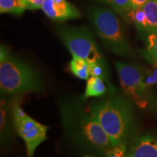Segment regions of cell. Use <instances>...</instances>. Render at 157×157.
Segmentation results:
<instances>
[{
	"instance_id": "1",
	"label": "cell",
	"mask_w": 157,
	"mask_h": 157,
	"mask_svg": "<svg viewBox=\"0 0 157 157\" xmlns=\"http://www.w3.org/2000/svg\"><path fill=\"white\" fill-rule=\"evenodd\" d=\"M62 123L68 136L79 145L107 151L111 140L94 117L79 105L66 103L60 106Z\"/></svg>"
},
{
	"instance_id": "2",
	"label": "cell",
	"mask_w": 157,
	"mask_h": 157,
	"mask_svg": "<svg viewBox=\"0 0 157 157\" xmlns=\"http://www.w3.org/2000/svg\"><path fill=\"white\" fill-rule=\"evenodd\" d=\"M89 113L101 125L112 146L126 143L132 132L133 116L130 105L119 97L93 103Z\"/></svg>"
},
{
	"instance_id": "3",
	"label": "cell",
	"mask_w": 157,
	"mask_h": 157,
	"mask_svg": "<svg viewBox=\"0 0 157 157\" xmlns=\"http://www.w3.org/2000/svg\"><path fill=\"white\" fill-rule=\"evenodd\" d=\"M44 90L42 78L34 68L13 56L5 46L0 52V91L2 95H17Z\"/></svg>"
},
{
	"instance_id": "4",
	"label": "cell",
	"mask_w": 157,
	"mask_h": 157,
	"mask_svg": "<svg viewBox=\"0 0 157 157\" xmlns=\"http://www.w3.org/2000/svg\"><path fill=\"white\" fill-rule=\"evenodd\" d=\"M90 18L103 44L113 53L125 56L130 51L120 21L110 10L95 7L90 12Z\"/></svg>"
},
{
	"instance_id": "5",
	"label": "cell",
	"mask_w": 157,
	"mask_h": 157,
	"mask_svg": "<svg viewBox=\"0 0 157 157\" xmlns=\"http://www.w3.org/2000/svg\"><path fill=\"white\" fill-rule=\"evenodd\" d=\"M21 97L13 101L11 107V117L13 127L17 135L25 143L28 157H34L39 145L48 139L49 127L42 124L28 115L21 107Z\"/></svg>"
},
{
	"instance_id": "6",
	"label": "cell",
	"mask_w": 157,
	"mask_h": 157,
	"mask_svg": "<svg viewBox=\"0 0 157 157\" xmlns=\"http://www.w3.org/2000/svg\"><path fill=\"white\" fill-rule=\"evenodd\" d=\"M58 34L72 56L83 58L89 63L105 65L93 35L86 27H63L58 29Z\"/></svg>"
},
{
	"instance_id": "7",
	"label": "cell",
	"mask_w": 157,
	"mask_h": 157,
	"mask_svg": "<svg viewBox=\"0 0 157 157\" xmlns=\"http://www.w3.org/2000/svg\"><path fill=\"white\" fill-rule=\"evenodd\" d=\"M116 68L125 95L141 109L146 107L148 103L147 87L142 71L133 65L121 62L116 63Z\"/></svg>"
},
{
	"instance_id": "8",
	"label": "cell",
	"mask_w": 157,
	"mask_h": 157,
	"mask_svg": "<svg viewBox=\"0 0 157 157\" xmlns=\"http://www.w3.org/2000/svg\"><path fill=\"white\" fill-rule=\"evenodd\" d=\"M42 9L49 18L55 21H66L81 16L80 11L67 0H45Z\"/></svg>"
},
{
	"instance_id": "9",
	"label": "cell",
	"mask_w": 157,
	"mask_h": 157,
	"mask_svg": "<svg viewBox=\"0 0 157 157\" xmlns=\"http://www.w3.org/2000/svg\"><path fill=\"white\" fill-rule=\"evenodd\" d=\"M127 157H157V139L149 135L136 137L127 151Z\"/></svg>"
},
{
	"instance_id": "10",
	"label": "cell",
	"mask_w": 157,
	"mask_h": 157,
	"mask_svg": "<svg viewBox=\"0 0 157 157\" xmlns=\"http://www.w3.org/2000/svg\"><path fill=\"white\" fill-rule=\"evenodd\" d=\"M146 21V33L157 31V0H148L142 6Z\"/></svg>"
},
{
	"instance_id": "11",
	"label": "cell",
	"mask_w": 157,
	"mask_h": 157,
	"mask_svg": "<svg viewBox=\"0 0 157 157\" xmlns=\"http://www.w3.org/2000/svg\"><path fill=\"white\" fill-rule=\"evenodd\" d=\"M108 87L103 78L97 76H90L87 82L84 97V98L100 97L106 93Z\"/></svg>"
},
{
	"instance_id": "12",
	"label": "cell",
	"mask_w": 157,
	"mask_h": 157,
	"mask_svg": "<svg viewBox=\"0 0 157 157\" xmlns=\"http://www.w3.org/2000/svg\"><path fill=\"white\" fill-rule=\"evenodd\" d=\"M69 69L74 76L81 79L87 80L90 76L89 63L76 56H72V59L69 63Z\"/></svg>"
},
{
	"instance_id": "13",
	"label": "cell",
	"mask_w": 157,
	"mask_h": 157,
	"mask_svg": "<svg viewBox=\"0 0 157 157\" xmlns=\"http://www.w3.org/2000/svg\"><path fill=\"white\" fill-rule=\"evenodd\" d=\"M27 9L25 0H0V13L21 15Z\"/></svg>"
},
{
	"instance_id": "14",
	"label": "cell",
	"mask_w": 157,
	"mask_h": 157,
	"mask_svg": "<svg viewBox=\"0 0 157 157\" xmlns=\"http://www.w3.org/2000/svg\"><path fill=\"white\" fill-rule=\"evenodd\" d=\"M96 1L110 6L119 15L126 18H127L129 14L132 11L129 0H96Z\"/></svg>"
},
{
	"instance_id": "15",
	"label": "cell",
	"mask_w": 157,
	"mask_h": 157,
	"mask_svg": "<svg viewBox=\"0 0 157 157\" xmlns=\"http://www.w3.org/2000/svg\"><path fill=\"white\" fill-rule=\"evenodd\" d=\"M89 71L90 76L101 77L105 81H108L106 66L99 63H89Z\"/></svg>"
},
{
	"instance_id": "16",
	"label": "cell",
	"mask_w": 157,
	"mask_h": 157,
	"mask_svg": "<svg viewBox=\"0 0 157 157\" xmlns=\"http://www.w3.org/2000/svg\"><path fill=\"white\" fill-rule=\"evenodd\" d=\"M147 50L157 65V31L148 34L147 38Z\"/></svg>"
},
{
	"instance_id": "17",
	"label": "cell",
	"mask_w": 157,
	"mask_h": 157,
	"mask_svg": "<svg viewBox=\"0 0 157 157\" xmlns=\"http://www.w3.org/2000/svg\"><path fill=\"white\" fill-rule=\"evenodd\" d=\"M126 143L113 146L106 151L107 157H127Z\"/></svg>"
},
{
	"instance_id": "18",
	"label": "cell",
	"mask_w": 157,
	"mask_h": 157,
	"mask_svg": "<svg viewBox=\"0 0 157 157\" xmlns=\"http://www.w3.org/2000/svg\"><path fill=\"white\" fill-rule=\"evenodd\" d=\"M27 5V9L37 10L42 9L45 0H25Z\"/></svg>"
},
{
	"instance_id": "19",
	"label": "cell",
	"mask_w": 157,
	"mask_h": 157,
	"mask_svg": "<svg viewBox=\"0 0 157 157\" xmlns=\"http://www.w3.org/2000/svg\"><path fill=\"white\" fill-rule=\"evenodd\" d=\"M148 0H129L132 10H135L144 5Z\"/></svg>"
},
{
	"instance_id": "20",
	"label": "cell",
	"mask_w": 157,
	"mask_h": 157,
	"mask_svg": "<svg viewBox=\"0 0 157 157\" xmlns=\"http://www.w3.org/2000/svg\"><path fill=\"white\" fill-rule=\"evenodd\" d=\"M84 157H93V156H87V155H85Z\"/></svg>"
}]
</instances>
